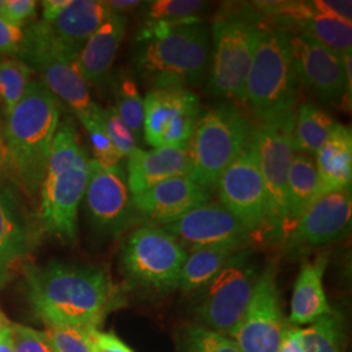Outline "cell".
<instances>
[{
	"mask_svg": "<svg viewBox=\"0 0 352 352\" xmlns=\"http://www.w3.org/2000/svg\"><path fill=\"white\" fill-rule=\"evenodd\" d=\"M26 294L46 327L100 330L124 298L109 273L98 266L50 261L25 270Z\"/></svg>",
	"mask_w": 352,
	"mask_h": 352,
	"instance_id": "6da1fadb",
	"label": "cell"
},
{
	"mask_svg": "<svg viewBox=\"0 0 352 352\" xmlns=\"http://www.w3.org/2000/svg\"><path fill=\"white\" fill-rule=\"evenodd\" d=\"M136 42V69L151 89L190 90L208 80L212 33L201 17L145 23Z\"/></svg>",
	"mask_w": 352,
	"mask_h": 352,
	"instance_id": "7a4b0ae2",
	"label": "cell"
},
{
	"mask_svg": "<svg viewBox=\"0 0 352 352\" xmlns=\"http://www.w3.org/2000/svg\"><path fill=\"white\" fill-rule=\"evenodd\" d=\"M6 116L3 142L8 167L33 199L39 193L60 123L59 100L39 80H32L23 100Z\"/></svg>",
	"mask_w": 352,
	"mask_h": 352,
	"instance_id": "3957f363",
	"label": "cell"
},
{
	"mask_svg": "<svg viewBox=\"0 0 352 352\" xmlns=\"http://www.w3.org/2000/svg\"><path fill=\"white\" fill-rule=\"evenodd\" d=\"M89 160L71 120L59 123L49 164L41 184L38 218L51 236L74 241L77 236L78 206L89 179Z\"/></svg>",
	"mask_w": 352,
	"mask_h": 352,
	"instance_id": "277c9868",
	"label": "cell"
},
{
	"mask_svg": "<svg viewBox=\"0 0 352 352\" xmlns=\"http://www.w3.org/2000/svg\"><path fill=\"white\" fill-rule=\"evenodd\" d=\"M298 91L289 33L263 21L241 102L260 124H279L295 119Z\"/></svg>",
	"mask_w": 352,
	"mask_h": 352,
	"instance_id": "5b68a950",
	"label": "cell"
},
{
	"mask_svg": "<svg viewBox=\"0 0 352 352\" xmlns=\"http://www.w3.org/2000/svg\"><path fill=\"white\" fill-rule=\"evenodd\" d=\"M254 128L231 103L201 113L187 145L190 176L205 188L215 187L227 167L251 146Z\"/></svg>",
	"mask_w": 352,
	"mask_h": 352,
	"instance_id": "8992f818",
	"label": "cell"
},
{
	"mask_svg": "<svg viewBox=\"0 0 352 352\" xmlns=\"http://www.w3.org/2000/svg\"><path fill=\"white\" fill-rule=\"evenodd\" d=\"M244 10L218 14L210 26L212 63L205 90L214 97L243 100L263 26L254 7L244 6Z\"/></svg>",
	"mask_w": 352,
	"mask_h": 352,
	"instance_id": "52a82bcc",
	"label": "cell"
},
{
	"mask_svg": "<svg viewBox=\"0 0 352 352\" xmlns=\"http://www.w3.org/2000/svg\"><path fill=\"white\" fill-rule=\"evenodd\" d=\"M16 58L36 72L39 81L77 118L87 115L96 104L77 67L78 52L55 37L41 20L24 30Z\"/></svg>",
	"mask_w": 352,
	"mask_h": 352,
	"instance_id": "ba28073f",
	"label": "cell"
},
{
	"mask_svg": "<svg viewBox=\"0 0 352 352\" xmlns=\"http://www.w3.org/2000/svg\"><path fill=\"white\" fill-rule=\"evenodd\" d=\"M261 272L251 248L234 254L199 292L196 314L202 327L230 337L248 309Z\"/></svg>",
	"mask_w": 352,
	"mask_h": 352,
	"instance_id": "9c48e42d",
	"label": "cell"
},
{
	"mask_svg": "<svg viewBox=\"0 0 352 352\" xmlns=\"http://www.w3.org/2000/svg\"><path fill=\"white\" fill-rule=\"evenodd\" d=\"M188 256L182 244L164 227L136 228L122 248V266L135 285L154 292L179 287L182 267Z\"/></svg>",
	"mask_w": 352,
	"mask_h": 352,
	"instance_id": "30bf717a",
	"label": "cell"
},
{
	"mask_svg": "<svg viewBox=\"0 0 352 352\" xmlns=\"http://www.w3.org/2000/svg\"><path fill=\"white\" fill-rule=\"evenodd\" d=\"M295 119L279 124H258L253 144L267 196V230L286 238L289 231L287 177L296 146L294 140Z\"/></svg>",
	"mask_w": 352,
	"mask_h": 352,
	"instance_id": "8fae6325",
	"label": "cell"
},
{
	"mask_svg": "<svg viewBox=\"0 0 352 352\" xmlns=\"http://www.w3.org/2000/svg\"><path fill=\"white\" fill-rule=\"evenodd\" d=\"M201 113L200 98L189 89H151L144 98L145 141L153 148H187Z\"/></svg>",
	"mask_w": 352,
	"mask_h": 352,
	"instance_id": "7c38bea8",
	"label": "cell"
},
{
	"mask_svg": "<svg viewBox=\"0 0 352 352\" xmlns=\"http://www.w3.org/2000/svg\"><path fill=\"white\" fill-rule=\"evenodd\" d=\"M286 330L276 265L272 263L261 272L248 309L230 338L235 340L241 352H278Z\"/></svg>",
	"mask_w": 352,
	"mask_h": 352,
	"instance_id": "4fadbf2b",
	"label": "cell"
},
{
	"mask_svg": "<svg viewBox=\"0 0 352 352\" xmlns=\"http://www.w3.org/2000/svg\"><path fill=\"white\" fill-rule=\"evenodd\" d=\"M215 186L221 204L252 235L267 230V196L253 142L227 167Z\"/></svg>",
	"mask_w": 352,
	"mask_h": 352,
	"instance_id": "5bb4252c",
	"label": "cell"
},
{
	"mask_svg": "<svg viewBox=\"0 0 352 352\" xmlns=\"http://www.w3.org/2000/svg\"><path fill=\"white\" fill-rule=\"evenodd\" d=\"M84 197L91 225L107 236H119L136 221L138 213L120 164L104 167L90 160Z\"/></svg>",
	"mask_w": 352,
	"mask_h": 352,
	"instance_id": "9a60e30c",
	"label": "cell"
},
{
	"mask_svg": "<svg viewBox=\"0 0 352 352\" xmlns=\"http://www.w3.org/2000/svg\"><path fill=\"white\" fill-rule=\"evenodd\" d=\"M289 37L299 85L324 103L346 101V75L340 54L304 34L289 33Z\"/></svg>",
	"mask_w": 352,
	"mask_h": 352,
	"instance_id": "2e32d148",
	"label": "cell"
},
{
	"mask_svg": "<svg viewBox=\"0 0 352 352\" xmlns=\"http://www.w3.org/2000/svg\"><path fill=\"white\" fill-rule=\"evenodd\" d=\"M351 189L318 197L285 238L289 251L321 247L344 239L351 231Z\"/></svg>",
	"mask_w": 352,
	"mask_h": 352,
	"instance_id": "e0dca14e",
	"label": "cell"
},
{
	"mask_svg": "<svg viewBox=\"0 0 352 352\" xmlns=\"http://www.w3.org/2000/svg\"><path fill=\"white\" fill-rule=\"evenodd\" d=\"M161 227L187 252L228 243L248 245L252 238L251 232L222 204L208 202Z\"/></svg>",
	"mask_w": 352,
	"mask_h": 352,
	"instance_id": "ac0fdd59",
	"label": "cell"
},
{
	"mask_svg": "<svg viewBox=\"0 0 352 352\" xmlns=\"http://www.w3.org/2000/svg\"><path fill=\"white\" fill-rule=\"evenodd\" d=\"M209 200L210 189L202 187L192 176L173 177L132 196L138 215L162 226L208 204Z\"/></svg>",
	"mask_w": 352,
	"mask_h": 352,
	"instance_id": "d6986e66",
	"label": "cell"
},
{
	"mask_svg": "<svg viewBox=\"0 0 352 352\" xmlns=\"http://www.w3.org/2000/svg\"><path fill=\"white\" fill-rule=\"evenodd\" d=\"M110 14L102 0H45L41 21L64 45L80 54Z\"/></svg>",
	"mask_w": 352,
	"mask_h": 352,
	"instance_id": "ffe728a7",
	"label": "cell"
},
{
	"mask_svg": "<svg viewBox=\"0 0 352 352\" xmlns=\"http://www.w3.org/2000/svg\"><path fill=\"white\" fill-rule=\"evenodd\" d=\"M126 182L132 196L140 195L154 186L177 176H190L187 148L136 149L126 164Z\"/></svg>",
	"mask_w": 352,
	"mask_h": 352,
	"instance_id": "44dd1931",
	"label": "cell"
},
{
	"mask_svg": "<svg viewBox=\"0 0 352 352\" xmlns=\"http://www.w3.org/2000/svg\"><path fill=\"white\" fill-rule=\"evenodd\" d=\"M126 28V16L111 13L80 51L77 67L88 85H101L110 75Z\"/></svg>",
	"mask_w": 352,
	"mask_h": 352,
	"instance_id": "7402d4cb",
	"label": "cell"
},
{
	"mask_svg": "<svg viewBox=\"0 0 352 352\" xmlns=\"http://www.w3.org/2000/svg\"><path fill=\"white\" fill-rule=\"evenodd\" d=\"M327 261L329 256L324 253L302 265L291 298L289 320L292 325H311L333 311L324 289Z\"/></svg>",
	"mask_w": 352,
	"mask_h": 352,
	"instance_id": "603a6c76",
	"label": "cell"
},
{
	"mask_svg": "<svg viewBox=\"0 0 352 352\" xmlns=\"http://www.w3.org/2000/svg\"><path fill=\"white\" fill-rule=\"evenodd\" d=\"M315 158L317 199L327 193L351 189L352 133L349 126L337 123Z\"/></svg>",
	"mask_w": 352,
	"mask_h": 352,
	"instance_id": "cb8c5ba5",
	"label": "cell"
},
{
	"mask_svg": "<svg viewBox=\"0 0 352 352\" xmlns=\"http://www.w3.org/2000/svg\"><path fill=\"white\" fill-rule=\"evenodd\" d=\"M29 248L24 215L12 193L0 187V289L7 285Z\"/></svg>",
	"mask_w": 352,
	"mask_h": 352,
	"instance_id": "d4e9b609",
	"label": "cell"
},
{
	"mask_svg": "<svg viewBox=\"0 0 352 352\" xmlns=\"http://www.w3.org/2000/svg\"><path fill=\"white\" fill-rule=\"evenodd\" d=\"M244 248H248V245L228 243L188 252L182 267L177 289L187 294H199L212 279L217 277L228 260Z\"/></svg>",
	"mask_w": 352,
	"mask_h": 352,
	"instance_id": "484cf974",
	"label": "cell"
},
{
	"mask_svg": "<svg viewBox=\"0 0 352 352\" xmlns=\"http://www.w3.org/2000/svg\"><path fill=\"white\" fill-rule=\"evenodd\" d=\"M317 189L315 158L296 153L289 166L287 177L289 231L304 212L317 200Z\"/></svg>",
	"mask_w": 352,
	"mask_h": 352,
	"instance_id": "4316f807",
	"label": "cell"
},
{
	"mask_svg": "<svg viewBox=\"0 0 352 352\" xmlns=\"http://www.w3.org/2000/svg\"><path fill=\"white\" fill-rule=\"evenodd\" d=\"M336 124L334 119L315 103H302L295 115L294 126V140L298 153L315 157Z\"/></svg>",
	"mask_w": 352,
	"mask_h": 352,
	"instance_id": "83f0119b",
	"label": "cell"
},
{
	"mask_svg": "<svg viewBox=\"0 0 352 352\" xmlns=\"http://www.w3.org/2000/svg\"><path fill=\"white\" fill-rule=\"evenodd\" d=\"M300 352H343L347 340L344 316L333 309L311 325L300 327Z\"/></svg>",
	"mask_w": 352,
	"mask_h": 352,
	"instance_id": "f1b7e54d",
	"label": "cell"
},
{
	"mask_svg": "<svg viewBox=\"0 0 352 352\" xmlns=\"http://www.w3.org/2000/svg\"><path fill=\"white\" fill-rule=\"evenodd\" d=\"M32 71L17 58L0 60V100L6 115L23 100L30 84Z\"/></svg>",
	"mask_w": 352,
	"mask_h": 352,
	"instance_id": "f546056e",
	"label": "cell"
},
{
	"mask_svg": "<svg viewBox=\"0 0 352 352\" xmlns=\"http://www.w3.org/2000/svg\"><path fill=\"white\" fill-rule=\"evenodd\" d=\"M102 107L97 103L87 115L80 116L78 120L88 132L89 141L94 154V161L104 166L113 167L120 164L122 158L115 149L111 140L109 138L101 118Z\"/></svg>",
	"mask_w": 352,
	"mask_h": 352,
	"instance_id": "4dcf8cb0",
	"label": "cell"
},
{
	"mask_svg": "<svg viewBox=\"0 0 352 352\" xmlns=\"http://www.w3.org/2000/svg\"><path fill=\"white\" fill-rule=\"evenodd\" d=\"M115 110L135 138L139 139L144 124V98L136 81L129 76L122 77L118 82Z\"/></svg>",
	"mask_w": 352,
	"mask_h": 352,
	"instance_id": "1f68e13d",
	"label": "cell"
},
{
	"mask_svg": "<svg viewBox=\"0 0 352 352\" xmlns=\"http://www.w3.org/2000/svg\"><path fill=\"white\" fill-rule=\"evenodd\" d=\"M142 4L145 23H168L199 17V12L206 7V3L200 0H153Z\"/></svg>",
	"mask_w": 352,
	"mask_h": 352,
	"instance_id": "d6a6232c",
	"label": "cell"
},
{
	"mask_svg": "<svg viewBox=\"0 0 352 352\" xmlns=\"http://www.w3.org/2000/svg\"><path fill=\"white\" fill-rule=\"evenodd\" d=\"M189 352H241L235 340L202 325H192L186 330Z\"/></svg>",
	"mask_w": 352,
	"mask_h": 352,
	"instance_id": "836d02e7",
	"label": "cell"
},
{
	"mask_svg": "<svg viewBox=\"0 0 352 352\" xmlns=\"http://www.w3.org/2000/svg\"><path fill=\"white\" fill-rule=\"evenodd\" d=\"M102 122L106 128V132L111 142L120 155V158H128L133 151L138 149V139L122 120L113 106L102 109Z\"/></svg>",
	"mask_w": 352,
	"mask_h": 352,
	"instance_id": "e575fe53",
	"label": "cell"
},
{
	"mask_svg": "<svg viewBox=\"0 0 352 352\" xmlns=\"http://www.w3.org/2000/svg\"><path fill=\"white\" fill-rule=\"evenodd\" d=\"M89 331L71 327H47L43 331L54 352H91Z\"/></svg>",
	"mask_w": 352,
	"mask_h": 352,
	"instance_id": "d590c367",
	"label": "cell"
},
{
	"mask_svg": "<svg viewBox=\"0 0 352 352\" xmlns=\"http://www.w3.org/2000/svg\"><path fill=\"white\" fill-rule=\"evenodd\" d=\"M13 352H54L43 331L33 327L11 324Z\"/></svg>",
	"mask_w": 352,
	"mask_h": 352,
	"instance_id": "8d00e7d4",
	"label": "cell"
},
{
	"mask_svg": "<svg viewBox=\"0 0 352 352\" xmlns=\"http://www.w3.org/2000/svg\"><path fill=\"white\" fill-rule=\"evenodd\" d=\"M37 1L34 0H4L0 16L13 25L23 28L37 12Z\"/></svg>",
	"mask_w": 352,
	"mask_h": 352,
	"instance_id": "74e56055",
	"label": "cell"
},
{
	"mask_svg": "<svg viewBox=\"0 0 352 352\" xmlns=\"http://www.w3.org/2000/svg\"><path fill=\"white\" fill-rule=\"evenodd\" d=\"M89 340L91 352H135L113 333L90 330Z\"/></svg>",
	"mask_w": 352,
	"mask_h": 352,
	"instance_id": "f35d334b",
	"label": "cell"
},
{
	"mask_svg": "<svg viewBox=\"0 0 352 352\" xmlns=\"http://www.w3.org/2000/svg\"><path fill=\"white\" fill-rule=\"evenodd\" d=\"M24 36V29L13 25L0 16V52L16 54Z\"/></svg>",
	"mask_w": 352,
	"mask_h": 352,
	"instance_id": "ab89813d",
	"label": "cell"
},
{
	"mask_svg": "<svg viewBox=\"0 0 352 352\" xmlns=\"http://www.w3.org/2000/svg\"><path fill=\"white\" fill-rule=\"evenodd\" d=\"M142 3L144 1H139V0H109L106 1V6L110 10V12L126 16V13L140 8Z\"/></svg>",
	"mask_w": 352,
	"mask_h": 352,
	"instance_id": "60d3db41",
	"label": "cell"
},
{
	"mask_svg": "<svg viewBox=\"0 0 352 352\" xmlns=\"http://www.w3.org/2000/svg\"><path fill=\"white\" fill-rule=\"evenodd\" d=\"M351 52H346V54L340 55L342 56V62H343V67H344V75H346V101H349V106H351L352 97Z\"/></svg>",
	"mask_w": 352,
	"mask_h": 352,
	"instance_id": "b9f144b4",
	"label": "cell"
},
{
	"mask_svg": "<svg viewBox=\"0 0 352 352\" xmlns=\"http://www.w3.org/2000/svg\"><path fill=\"white\" fill-rule=\"evenodd\" d=\"M0 352H13L12 331L11 324L0 330Z\"/></svg>",
	"mask_w": 352,
	"mask_h": 352,
	"instance_id": "7bdbcfd3",
	"label": "cell"
},
{
	"mask_svg": "<svg viewBox=\"0 0 352 352\" xmlns=\"http://www.w3.org/2000/svg\"><path fill=\"white\" fill-rule=\"evenodd\" d=\"M8 167V157H7V151L4 146L3 139L0 138V174Z\"/></svg>",
	"mask_w": 352,
	"mask_h": 352,
	"instance_id": "ee69618b",
	"label": "cell"
},
{
	"mask_svg": "<svg viewBox=\"0 0 352 352\" xmlns=\"http://www.w3.org/2000/svg\"><path fill=\"white\" fill-rule=\"evenodd\" d=\"M8 324H10V322L7 321V318L4 317V315H3V312L0 311V330H1V329H3V327H7Z\"/></svg>",
	"mask_w": 352,
	"mask_h": 352,
	"instance_id": "f6af8a7d",
	"label": "cell"
},
{
	"mask_svg": "<svg viewBox=\"0 0 352 352\" xmlns=\"http://www.w3.org/2000/svg\"><path fill=\"white\" fill-rule=\"evenodd\" d=\"M3 7H4V0H0V13L3 11Z\"/></svg>",
	"mask_w": 352,
	"mask_h": 352,
	"instance_id": "bcb514c9",
	"label": "cell"
}]
</instances>
